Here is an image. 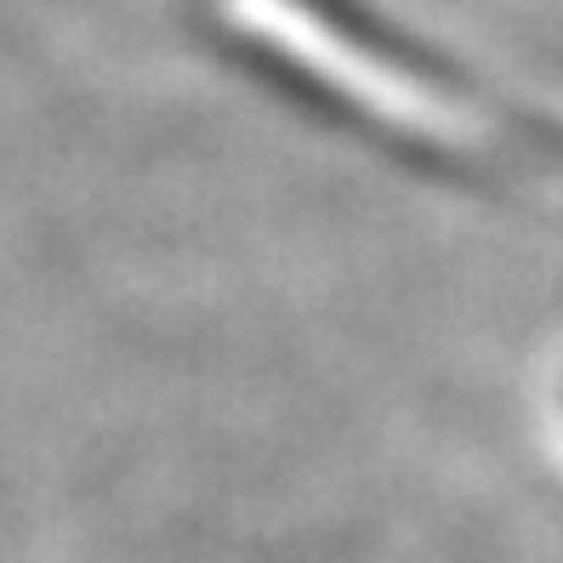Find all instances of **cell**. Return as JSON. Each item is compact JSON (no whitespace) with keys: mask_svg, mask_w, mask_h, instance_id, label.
Returning a JSON list of instances; mask_svg holds the SVG:
<instances>
[{"mask_svg":"<svg viewBox=\"0 0 563 563\" xmlns=\"http://www.w3.org/2000/svg\"><path fill=\"white\" fill-rule=\"evenodd\" d=\"M461 103H473L484 120H495V125L507 131V143H518L523 154H536V159H552V165H563V125H558V120L518 114V109L495 103V97H484V91H473V86H461Z\"/></svg>","mask_w":563,"mask_h":563,"instance_id":"6da1fadb","label":"cell"}]
</instances>
